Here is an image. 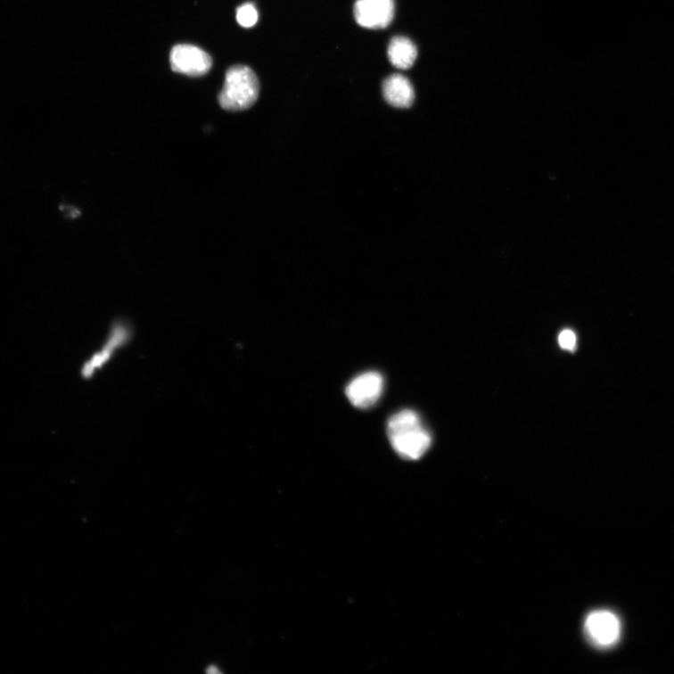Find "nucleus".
Returning <instances> with one entry per match:
<instances>
[{
	"label": "nucleus",
	"mask_w": 674,
	"mask_h": 674,
	"mask_svg": "<svg viewBox=\"0 0 674 674\" xmlns=\"http://www.w3.org/2000/svg\"><path fill=\"white\" fill-rule=\"evenodd\" d=\"M387 434L397 454L407 460L420 459L429 449L432 438L414 410H403L388 421Z\"/></svg>",
	"instance_id": "obj_1"
},
{
	"label": "nucleus",
	"mask_w": 674,
	"mask_h": 674,
	"mask_svg": "<svg viewBox=\"0 0 674 674\" xmlns=\"http://www.w3.org/2000/svg\"><path fill=\"white\" fill-rule=\"evenodd\" d=\"M259 94V82L255 72L247 66L236 65L226 73L218 102L224 110L243 111L254 105Z\"/></svg>",
	"instance_id": "obj_2"
},
{
	"label": "nucleus",
	"mask_w": 674,
	"mask_h": 674,
	"mask_svg": "<svg viewBox=\"0 0 674 674\" xmlns=\"http://www.w3.org/2000/svg\"><path fill=\"white\" fill-rule=\"evenodd\" d=\"M621 622L613 612L595 611L586 620L585 631L592 645L606 649L615 645L621 637Z\"/></svg>",
	"instance_id": "obj_3"
},
{
	"label": "nucleus",
	"mask_w": 674,
	"mask_h": 674,
	"mask_svg": "<svg viewBox=\"0 0 674 674\" xmlns=\"http://www.w3.org/2000/svg\"><path fill=\"white\" fill-rule=\"evenodd\" d=\"M170 62L176 72L187 77H202L212 68L211 56L201 48L191 45H178L171 52Z\"/></svg>",
	"instance_id": "obj_4"
},
{
	"label": "nucleus",
	"mask_w": 674,
	"mask_h": 674,
	"mask_svg": "<svg viewBox=\"0 0 674 674\" xmlns=\"http://www.w3.org/2000/svg\"><path fill=\"white\" fill-rule=\"evenodd\" d=\"M354 17L359 26L369 29L387 28L395 17L393 0H358Z\"/></svg>",
	"instance_id": "obj_5"
},
{
	"label": "nucleus",
	"mask_w": 674,
	"mask_h": 674,
	"mask_svg": "<svg viewBox=\"0 0 674 674\" xmlns=\"http://www.w3.org/2000/svg\"><path fill=\"white\" fill-rule=\"evenodd\" d=\"M383 384V378L380 373L367 372L355 378L347 386L346 395L354 407L366 409L381 399Z\"/></svg>",
	"instance_id": "obj_6"
},
{
	"label": "nucleus",
	"mask_w": 674,
	"mask_h": 674,
	"mask_svg": "<svg viewBox=\"0 0 674 674\" xmlns=\"http://www.w3.org/2000/svg\"><path fill=\"white\" fill-rule=\"evenodd\" d=\"M130 336V330L127 325L117 323L112 325L104 347L95 355H93V358L85 365L83 376L90 378L94 372L103 368L116 350L127 344Z\"/></svg>",
	"instance_id": "obj_7"
},
{
	"label": "nucleus",
	"mask_w": 674,
	"mask_h": 674,
	"mask_svg": "<svg viewBox=\"0 0 674 674\" xmlns=\"http://www.w3.org/2000/svg\"><path fill=\"white\" fill-rule=\"evenodd\" d=\"M386 102L397 108H409L414 104L415 92L410 81L401 74H393L382 85Z\"/></svg>",
	"instance_id": "obj_8"
},
{
	"label": "nucleus",
	"mask_w": 674,
	"mask_h": 674,
	"mask_svg": "<svg viewBox=\"0 0 674 674\" xmlns=\"http://www.w3.org/2000/svg\"><path fill=\"white\" fill-rule=\"evenodd\" d=\"M389 61L398 69L407 70L415 65L418 50L414 42L407 37H392L388 46Z\"/></svg>",
	"instance_id": "obj_9"
},
{
	"label": "nucleus",
	"mask_w": 674,
	"mask_h": 674,
	"mask_svg": "<svg viewBox=\"0 0 674 674\" xmlns=\"http://www.w3.org/2000/svg\"><path fill=\"white\" fill-rule=\"evenodd\" d=\"M258 12L255 6L251 4H243L237 9V22L242 28H251L255 26L258 21Z\"/></svg>",
	"instance_id": "obj_10"
},
{
	"label": "nucleus",
	"mask_w": 674,
	"mask_h": 674,
	"mask_svg": "<svg viewBox=\"0 0 674 674\" xmlns=\"http://www.w3.org/2000/svg\"><path fill=\"white\" fill-rule=\"evenodd\" d=\"M558 343L562 349L574 351L577 347V336L571 330H564L558 336Z\"/></svg>",
	"instance_id": "obj_11"
}]
</instances>
